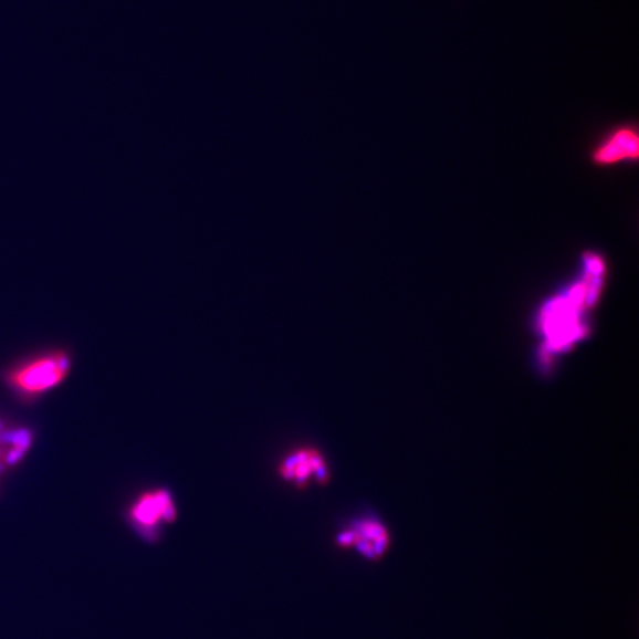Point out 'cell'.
Segmentation results:
<instances>
[{"label":"cell","instance_id":"1","mask_svg":"<svg viewBox=\"0 0 639 639\" xmlns=\"http://www.w3.org/2000/svg\"><path fill=\"white\" fill-rule=\"evenodd\" d=\"M72 368L69 350L49 349L8 368L4 383L15 396L32 400L59 388L71 376Z\"/></svg>","mask_w":639,"mask_h":639},{"label":"cell","instance_id":"2","mask_svg":"<svg viewBox=\"0 0 639 639\" xmlns=\"http://www.w3.org/2000/svg\"><path fill=\"white\" fill-rule=\"evenodd\" d=\"M277 473L300 491L307 490L312 484L325 486L331 481L324 453L313 447H300L285 453L277 465Z\"/></svg>","mask_w":639,"mask_h":639},{"label":"cell","instance_id":"3","mask_svg":"<svg viewBox=\"0 0 639 639\" xmlns=\"http://www.w3.org/2000/svg\"><path fill=\"white\" fill-rule=\"evenodd\" d=\"M128 518L144 535L156 534L158 528L174 524L177 518L174 496L163 488L146 491L132 502Z\"/></svg>","mask_w":639,"mask_h":639},{"label":"cell","instance_id":"4","mask_svg":"<svg viewBox=\"0 0 639 639\" xmlns=\"http://www.w3.org/2000/svg\"><path fill=\"white\" fill-rule=\"evenodd\" d=\"M590 157L598 167H612L621 163L636 164L639 158L637 126L621 124L612 127L593 147Z\"/></svg>","mask_w":639,"mask_h":639},{"label":"cell","instance_id":"5","mask_svg":"<svg viewBox=\"0 0 639 639\" xmlns=\"http://www.w3.org/2000/svg\"><path fill=\"white\" fill-rule=\"evenodd\" d=\"M35 442V432L0 418V479L22 463Z\"/></svg>","mask_w":639,"mask_h":639},{"label":"cell","instance_id":"6","mask_svg":"<svg viewBox=\"0 0 639 639\" xmlns=\"http://www.w3.org/2000/svg\"><path fill=\"white\" fill-rule=\"evenodd\" d=\"M336 544L343 548L357 547L365 556L375 558L388 544V534L376 521L363 520L343 531Z\"/></svg>","mask_w":639,"mask_h":639}]
</instances>
